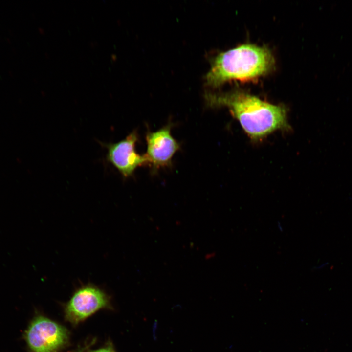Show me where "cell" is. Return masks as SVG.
Wrapping results in <instances>:
<instances>
[{"instance_id": "7", "label": "cell", "mask_w": 352, "mask_h": 352, "mask_svg": "<svg viewBox=\"0 0 352 352\" xmlns=\"http://www.w3.org/2000/svg\"><path fill=\"white\" fill-rule=\"evenodd\" d=\"M88 352H116L112 342L108 340L106 343L98 349L91 350Z\"/></svg>"}, {"instance_id": "1", "label": "cell", "mask_w": 352, "mask_h": 352, "mask_svg": "<svg viewBox=\"0 0 352 352\" xmlns=\"http://www.w3.org/2000/svg\"><path fill=\"white\" fill-rule=\"evenodd\" d=\"M205 99L209 107H227L253 141L261 140L276 131L290 129L284 107L263 101L242 91L207 92Z\"/></svg>"}, {"instance_id": "2", "label": "cell", "mask_w": 352, "mask_h": 352, "mask_svg": "<svg viewBox=\"0 0 352 352\" xmlns=\"http://www.w3.org/2000/svg\"><path fill=\"white\" fill-rule=\"evenodd\" d=\"M274 64L273 56L267 48L243 44L217 56L205 82L209 87L217 88L233 80H254L269 72Z\"/></svg>"}, {"instance_id": "4", "label": "cell", "mask_w": 352, "mask_h": 352, "mask_svg": "<svg viewBox=\"0 0 352 352\" xmlns=\"http://www.w3.org/2000/svg\"><path fill=\"white\" fill-rule=\"evenodd\" d=\"M110 297L99 286L82 284L64 305L65 320L75 326L102 309H111Z\"/></svg>"}, {"instance_id": "5", "label": "cell", "mask_w": 352, "mask_h": 352, "mask_svg": "<svg viewBox=\"0 0 352 352\" xmlns=\"http://www.w3.org/2000/svg\"><path fill=\"white\" fill-rule=\"evenodd\" d=\"M138 140L136 131H133L124 139L113 143L105 144L107 160L120 173L124 178L132 176L139 167L147 165L144 155H140L135 150Z\"/></svg>"}, {"instance_id": "10", "label": "cell", "mask_w": 352, "mask_h": 352, "mask_svg": "<svg viewBox=\"0 0 352 352\" xmlns=\"http://www.w3.org/2000/svg\"><path fill=\"white\" fill-rule=\"evenodd\" d=\"M278 228H279V229L280 230V231H283V227H282V225H281V223H280V222H279V221L278 222Z\"/></svg>"}, {"instance_id": "6", "label": "cell", "mask_w": 352, "mask_h": 352, "mask_svg": "<svg viewBox=\"0 0 352 352\" xmlns=\"http://www.w3.org/2000/svg\"><path fill=\"white\" fill-rule=\"evenodd\" d=\"M171 127L169 124L146 134L147 150L144 155L147 165L154 171L171 166L174 155L180 149L179 143L171 134Z\"/></svg>"}, {"instance_id": "3", "label": "cell", "mask_w": 352, "mask_h": 352, "mask_svg": "<svg viewBox=\"0 0 352 352\" xmlns=\"http://www.w3.org/2000/svg\"><path fill=\"white\" fill-rule=\"evenodd\" d=\"M28 352H59L69 343L65 326L40 314L30 321L23 334Z\"/></svg>"}, {"instance_id": "8", "label": "cell", "mask_w": 352, "mask_h": 352, "mask_svg": "<svg viewBox=\"0 0 352 352\" xmlns=\"http://www.w3.org/2000/svg\"><path fill=\"white\" fill-rule=\"evenodd\" d=\"M95 339H93L91 342L89 343H86L83 346H79L76 350L73 352H85L88 350L89 348L92 346L95 342Z\"/></svg>"}, {"instance_id": "9", "label": "cell", "mask_w": 352, "mask_h": 352, "mask_svg": "<svg viewBox=\"0 0 352 352\" xmlns=\"http://www.w3.org/2000/svg\"><path fill=\"white\" fill-rule=\"evenodd\" d=\"M328 264V263H325L313 268L314 270H318L325 267Z\"/></svg>"}]
</instances>
